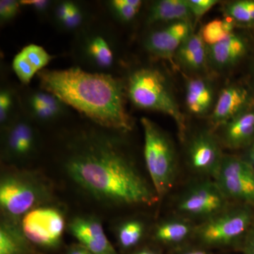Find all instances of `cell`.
<instances>
[{
  "label": "cell",
  "instance_id": "6da1fadb",
  "mask_svg": "<svg viewBox=\"0 0 254 254\" xmlns=\"http://www.w3.org/2000/svg\"><path fill=\"white\" fill-rule=\"evenodd\" d=\"M116 132L95 125L73 133L64 148L65 173L75 186L103 204L151 206L160 200L158 195Z\"/></svg>",
  "mask_w": 254,
  "mask_h": 254
},
{
  "label": "cell",
  "instance_id": "7a4b0ae2",
  "mask_svg": "<svg viewBox=\"0 0 254 254\" xmlns=\"http://www.w3.org/2000/svg\"><path fill=\"white\" fill-rule=\"evenodd\" d=\"M37 76L41 89L53 93L95 125L119 132L133 128L126 108L125 83L113 75L73 67L45 68Z\"/></svg>",
  "mask_w": 254,
  "mask_h": 254
},
{
  "label": "cell",
  "instance_id": "3957f363",
  "mask_svg": "<svg viewBox=\"0 0 254 254\" xmlns=\"http://www.w3.org/2000/svg\"><path fill=\"white\" fill-rule=\"evenodd\" d=\"M127 98L138 109L158 112L170 117L176 125L182 141L187 127L170 81L158 68L143 66L130 73L125 83Z\"/></svg>",
  "mask_w": 254,
  "mask_h": 254
},
{
  "label": "cell",
  "instance_id": "277c9868",
  "mask_svg": "<svg viewBox=\"0 0 254 254\" xmlns=\"http://www.w3.org/2000/svg\"><path fill=\"white\" fill-rule=\"evenodd\" d=\"M144 135L143 154L151 185L159 199L173 190L178 173V160L173 140L154 122L141 118Z\"/></svg>",
  "mask_w": 254,
  "mask_h": 254
},
{
  "label": "cell",
  "instance_id": "5b68a950",
  "mask_svg": "<svg viewBox=\"0 0 254 254\" xmlns=\"http://www.w3.org/2000/svg\"><path fill=\"white\" fill-rule=\"evenodd\" d=\"M254 222V208L233 203L197 225L193 242L208 250L233 248L237 251Z\"/></svg>",
  "mask_w": 254,
  "mask_h": 254
},
{
  "label": "cell",
  "instance_id": "8992f818",
  "mask_svg": "<svg viewBox=\"0 0 254 254\" xmlns=\"http://www.w3.org/2000/svg\"><path fill=\"white\" fill-rule=\"evenodd\" d=\"M48 184L35 174L26 171L8 172L0 182V206L7 220L17 222L28 212L48 200Z\"/></svg>",
  "mask_w": 254,
  "mask_h": 254
},
{
  "label": "cell",
  "instance_id": "52a82bcc",
  "mask_svg": "<svg viewBox=\"0 0 254 254\" xmlns=\"http://www.w3.org/2000/svg\"><path fill=\"white\" fill-rule=\"evenodd\" d=\"M76 43V57L83 66L91 72L112 74L118 65L119 54L111 32L105 28L86 27L80 32Z\"/></svg>",
  "mask_w": 254,
  "mask_h": 254
},
{
  "label": "cell",
  "instance_id": "ba28073f",
  "mask_svg": "<svg viewBox=\"0 0 254 254\" xmlns=\"http://www.w3.org/2000/svg\"><path fill=\"white\" fill-rule=\"evenodd\" d=\"M229 201L213 179L204 178L192 184L177 200V215L201 222L226 209Z\"/></svg>",
  "mask_w": 254,
  "mask_h": 254
},
{
  "label": "cell",
  "instance_id": "9c48e42d",
  "mask_svg": "<svg viewBox=\"0 0 254 254\" xmlns=\"http://www.w3.org/2000/svg\"><path fill=\"white\" fill-rule=\"evenodd\" d=\"M213 180L230 203L254 208V170L245 156L225 154Z\"/></svg>",
  "mask_w": 254,
  "mask_h": 254
},
{
  "label": "cell",
  "instance_id": "30bf717a",
  "mask_svg": "<svg viewBox=\"0 0 254 254\" xmlns=\"http://www.w3.org/2000/svg\"><path fill=\"white\" fill-rule=\"evenodd\" d=\"M20 227L30 243L42 248L53 249L61 242L65 219L59 209L39 206L23 215Z\"/></svg>",
  "mask_w": 254,
  "mask_h": 254
},
{
  "label": "cell",
  "instance_id": "8fae6325",
  "mask_svg": "<svg viewBox=\"0 0 254 254\" xmlns=\"http://www.w3.org/2000/svg\"><path fill=\"white\" fill-rule=\"evenodd\" d=\"M223 148L216 133L210 128L197 132L187 146L190 170L205 178L213 179L225 155Z\"/></svg>",
  "mask_w": 254,
  "mask_h": 254
},
{
  "label": "cell",
  "instance_id": "7c38bea8",
  "mask_svg": "<svg viewBox=\"0 0 254 254\" xmlns=\"http://www.w3.org/2000/svg\"><path fill=\"white\" fill-rule=\"evenodd\" d=\"M3 154L9 160H26L34 154L38 147L36 128L27 115H16L4 128Z\"/></svg>",
  "mask_w": 254,
  "mask_h": 254
},
{
  "label": "cell",
  "instance_id": "4fadbf2b",
  "mask_svg": "<svg viewBox=\"0 0 254 254\" xmlns=\"http://www.w3.org/2000/svg\"><path fill=\"white\" fill-rule=\"evenodd\" d=\"M193 32V22L190 21L168 23L145 36L143 48L153 58L173 60L177 50Z\"/></svg>",
  "mask_w": 254,
  "mask_h": 254
},
{
  "label": "cell",
  "instance_id": "5bb4252c",
  "mask_svg": "<svg viewBox=\"0 0 254 254\" xmlns=\"http://www.w3.org/2000/svg\"><path fill=\"white\" fill-rule=\"evenodd\" d=\"M250 92L237 83H229L218 93L213 111L208 117L209 128L215 131L217 128L251 108Z\"/></svg>",
  "mask_w": 254,
  "mask_h": 254
},
{
  "label": "cell",
  "instance_id": "9a60e30c",
  "mask_svg": "<svg viewBox=\"0 0 254 254\" xmlns=\"http://www.w3.org/2000/svg\"><path fill=\"white\" fill-rule=\"evenodd\" d=\"M248 50L245 37L234 31L223 41L208 46L209 69L217 73L231 71L245 58Z\"/></svg>",
  "mask_w": 254,
  "mask_h": 254
},
{
  "label": "cell",
  "instance_id": "2e32d148",
  "mask_svg": "<svg viewBox=\"0 0 254 254\" xmlns=\"http://www.w3.org/2000/svg\"><path fill=\"white\" fill-rule=\"evenodd\" d=\"M218 95L213 79L207 75L187 78L185 83V104L190 115L198 118H208L213 111Z\"/></svg>",
  "mask_w": 254,
  "mask_h": 254
},
{
  "label": "cell",
  "instance_id": "e0dca14e",
  "mask_svg": "<svg viewBox=\"0 0 254 254\" xmlns=\"http://www.w3.org/2000/svg\"><path fill=\"white\" fill-rule=\"evenodd\" d=\"M198 223L180 215L159 222L153 231V238L158 245L175 252L191 245Z\"/></svg>",
  "mask_w": 254,
  "mask_h": 254
},
{
  "label": "cell",
  "instance_id": "ac0fdd59",
  "mask_svg": "<svg viewBox=\"0 0 254 254\" xmlns=\"http://www.w3.org/2000/svg\"><path fill=\"white\" fill-rule=\"evenodd\" d=\"M223 148H247L254 141V108L242 112L215 131Z\"/></svg>",
  "mask_w": 254,
  "mask_h": 254
},
{
  "label": "cell",
  "instance_id": "d6986e66",
  "mask_svg": "<svg viewBox=\"0 0 254 254\" xmlns=\"http://www.w3.org/2000/svg\"><path fill=\"white\" fill-rule=\"evenodd\" d=\"M75 238L88 252L93 254H118L105 235L101 223L89 217H77L69 224Z\"/></svg>",
  "mask_w": 254,
  "mask_h": 254
},
{
  "label": "cell",
  "instance_id": "ffe728a7",
  "mask_svg": "<svg viewBox=\"0 0 254 254\" xmlns=\"http://www.w3.org/2000/svg\"><path fill=\"white\" fill-rule=\"evenodd\" d=\"M174 61L184 72L190 76L207 75L208 66V46L200 32H193L177 50Z\"/></svg>",
  "mask_w": 254,
  "mask_h": 254
},
{
  "label": "cell",
  "instance_id": "44dd1931",
  "mask_svg": "<svg viewBox=\"0 0 254 254\" xmlns=\"http://www.w3.org/2000/svg\"><path fill=\"white\" fill-rule=\"evenodd\" d=\"M24 105L32 120L43 123H51L61 118L67 107L54 94L43 89L28 93Z\"/></svg>",
  "mask_w": 254,
  "mask_h": 254
},
{
  "label": "cell",
  "instance_id": "7402d4cb",
  "mask_svg": "<svg viewBox=\"0 0 254 254\" xmlns=\"http://www.w3.org/2000/svg\"><path fill=\"white\" fill-rule=\"evenodd\" d=\"M54 57L49 54L43 47L36 44L25 46L12 62V68L18 80L27 85L35 76L53 60Z\"/></svg>",
  "mask_w": 254,
  "mask_h": 254
},
{
  "label": "cell",
  "instance_id": "603a6c76",
  "mask_svg": "<svg viewBox=\"0 0 254 254\" xmlns=\"http://www.w3.org/2000/svg\"><path fill=\"white\" fill-rule=\"evenodd\" d=\"M193 15L190 12L186 0H158L152 3L147 14L146 23L149 26L177 22H193Z\"/></svg>",
  "mask_w": 254,
  "mask_h": 254
},
{
  "label": "cell",
  "instance_id": "cb8c5ba5",
  "mask_svg": "<svg viewBox=\"0 0 254 254\" xmlns=\"http://www.w3.org/2000/svg\"><path fill=\"white\" fill-rule=\"evenodd\" d=\"M53 18L57 26L65 31H81L86 26L88 14L78 3L63 1L53 6Z\"/></svg>",
  "mask_w": 254,
  "mask_h": 254
},
{
  "label": "cell",
  "instance_id": "d4e9b609",
  "mask_svg": "<svg viewBox=\"0 0 254 254\" xmlns=\"http://www.w3.org/2000/svg\"><path fill=\"white\" fill-rule=\"evenodd\" d=\"M17 222L4 220L0 227V254H30L31 245Z\"/></svg>",
  "mask_w": 254,
  "mask_h": 254
},
{
  "label": "cell",
  "instance_id": "484cf974",
  "mask_svg": "<svg viewBox=\"0 0 254 254\" xmlns=\"http://www.w3.org/2000/svg\"><path fill=\"white\" fill-rule=\"evenodd\" d=\"M222 11L225 18H229L237 26L254 24V0H237L224 3Z\"/></svg>",
  "mask_w": 254,
  "mask_h": 254
},
{
  "label": "cell",
  "instance_id": "4316f807",
  "mask_svg": "<svg viewBox=\"0 0 254 254\" xmlns=\"http://www.w3.org/2000/svg\"><path fill=\"white\" fill-rule=\"evenodd\" d=\"M145 233V225L142 220L139 219L127 220L119 227V245L124 250H132L141 243Z\"/></svg>",
  "mask_w": 254,
  "mask_h": 254
},
{
  "label": "cell",
  "instance_id": "83f0119b",
  "mask_svg": "<svg viewBox=\"0 0 254 254\" xmlns=\"http://www.w3.org/2000/svg\"><path fill=\"white\" fill-rule=\"evenodd\" d=\"M235 28L233 21L225 17L209 21L199 32L207 46H210L225 40L235 31Z\"/></svg>",
  "mask_w": 254,
  "mask_h": 254
},
{
  "label": "cell",
  "instance_id": "f1b7e54d",
  "mask_svg": "<svg viewBox=\"0 0 254 254\" xmlns=\"http://www.w3.org/2000/svg\"><path fill=\"white\" fill-rule=\"evenodd\" d=\"M110 9L119 21L129 23L133 21L143 5L141 0H113L108 3Z\"/></svg>",
  "mask_w": 254,
  "mask_h": 254
},
{
  "label": "cell",
  "instance_id": "f546056e",
  "mask_svg": "<svg viewBox=\"0 0 254 254\" xmlns=\"http://www.w3.org/2000/svg\"><path fill=\"white\" fill-rule=\"evenodd\" d=\"M15 105L14 92L11 88H1L0 92V123L4 128L16 115L14 114Z\"/></svg>",
  "mask_w": 254,
  "mask_h": 254
},
{
  "label": "cell",
  "instance_id": "4dcf8cb0",
  "mask_svg": "<svg viewBox=\"0 0 254 254\" xmlns=\"http://www.w3.org/2000/svg\"><path fill=\"white\" fill-rule=\"evenodd\" d=\"M186 1L194 20L199 19L220 2L218 0H186Z\"/></svg>",
  "mask_w": 254,
  "mask_h": 254
},
{
  "label": "cell",
  "instance_id": "1f68e13d",
  "mask_svg": "<svg viewBox=\"0 0 254 254\" xmlns=\"http://www.w3.org/2000/svg\"><path fill=\"white\" fill-rule=\"evenodd\" d=\"M21 5L16 0H1L0 1V20L3 23H8L16 17Z\"/></svg>",
  "mask_w": 254,
  "mask_h": 254
},
{
  "label": "cell",
  "instance_id": "d6a6232c",
  "mask_svg": "<svg viewBox=\"0 0 254 254\" xmlns=\"http://www.w3.org/2000/svg\"><path fill=\"white\" fill-rule=\"evenodd\" d=\"M21 6H26L38 14H45L53 8V2L48 0H21Z\"/></svg>",
  "mask_w": 254,
  "mask_h": 254
},
{
  "label": "cell",
  "instance_id": "836d02e7",
  "mask_svg": "<svg viewBox=\"0 0 254 254\" xmlns=\"http://www.w3.org/2000/svg\"><path fill=\"white\" fill-rule=\"evenodd\" d=\"M237 252L242 254H254V222L242 240Z\"/></svg>",
  "mask_w": 254,
  "mask_h": 254
},
{
  "label": "cell",
  "instance_id": "e575fe53",
  "mask_svg": "<svg viewBox=\"0 0 254 254\" xmlns=\"http://www.w3.org/2000/svg\"><path fill=\"white\" fill-rule=\"evenodd\" d=\"M173 254H213L211 250L196 245H190L181 250L173 252Z\"/></svg>",
  "mask_w": 254,
  "mask_h": 254
},
{
  "label": "cell",
  "instance_id": "d590c367",
  "mask_svg": "<svg viewBox=\"0 0 254 254\" xmlns=\"http://www.w3.org/2000/svg\"><path fill=\"white\" fill-rule=\"evenodd\" d=\"M247 154H246L245 157L250 162L251 165H252L254 170V141L248 148H247Z\"/></svg>",
  "mask_w": 254,
  "mask_h": 254
},
{
  "label": "cell",
  "instance_id": "8d00e7d4",
  "mask_svg": "<svg viewBox=\"0 0 254 254\" xmlns=\"http://www.w3.org/2000/svg\"><path fill=\"white\" fill-rule=\"evenodd\" d=\"M86 249H85L83 246L76 245L71 247L68 251L66 254H86Z\"/></svg>",
  "mask_w": 254,
  "mask_h": 254
},
{
  "label": "cell",
  "instance_id": "74e56055",
  "mask_svg": "<svg viewBox=\"0 0 254 254\" xmlns=\"http://www.w3.org/2000/svg\"><path fill=\"white\" fill-rule=\"evenodd\" d=\"M132 254H162L161 252L155 249L144 248L135 252Z\"/></svg>",
  "mask_w": 254,
  "mask_h": 254
},
{
  "label": "cell",
  "instance_id": "f35d334b",
  "mask_svg": "<svg viewBox=\"0 0 254 254\" xmlns=\"http://www.w3.org/2000/svg\"><path fill=\"white\" fill-rule=\"evenodd\" d=\"M86 254H92L91 252H88V251L86 250Z\"/></svg>",
  "mask_w": 254,
  "mask_h": 254
},
{
  "label": "cell",
  "instance_id": "ab89813d",
  "mask_svg": "<svg viewBox=\"0 0 254 254\" xmlns=\"http://www.w3.org/2000/svg\"></svg>",
  "mask_w": 254,
  "mask_h": 254
}]
</instances>
